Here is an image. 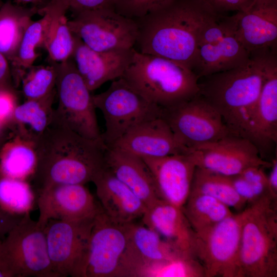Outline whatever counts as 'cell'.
Wrapping results in <instances>:
<instances>
[{"mask_svg": "<svg viewBox=\"0 0 277 277\" xmlns=\"http://www.w3.org/2000/svg\"><path fill=\"white\" fill-rule=\"evenodd\" d=\"M219 15L204 0H165L134 19L138 29L134 49L192 70L201 33Z\"/></svg>", "mask_w": 277, "mask_h": 277, "instance_id": "1", "label": "cell"}, {"mask_svg": "<svg viewBox=\"0 0 277 277\" xmlns=\"http://www.w3.org/2000/svg\"><path fill=\"white\" fill-rule=\"evenodd\" d=\"M35 147L36 165L30 179L36 194L54 185L92 182L105 166L103 140L83 137L52 119Z\"/></svg>", "mask_w": 277, "mask_h": 277, "instance_id": "2", "label": "cell"}, {"mask_svg": "<svg viewBox=\"0 0 277 277\" xmlns=\"http://www.w3.org/2000/svg\"><path fill=\"white\" fill-rule=\"evenodd\" d=\"M266 49L250 54L244 65L202 77L200 94L220 113L230 133L246 138L252 110L263 84Z\"/></svg>", "mask_w": 277, "mask_h": 277, "instance_id": "3", "label": "cell"}, {"mask_svg": "<svg viewBox=\"0 0 277 277\" xmlns=\"http://www.w3.org/2000/svg\"><path fill=\"white\" fill-rule=\"evenodd\" d=\"M121 77L162 109L200 94L199 78L191 69L171 60L135 49L132 61Z\"/></svg>", "mask_w": 277, "mask_h": 277, "instance_id": "4", "label": "cell"}, {"mask_svg": "<svg viewBox=\"0 0 277 277\" xmlns=\"http://www.w3.org/2000/svg\"><path fill=\"white\" fill-rule=\"evenodd\" d=\"M270 195L246 208L240 249L242 277L277 276V204Z\"/></svg>", "mask_w": 277, "mask_h": 277, "instance_id": "5", "label": "cell"}, {"mask_svg": "<svg viewBox=\"0 0 277 277\" xmlns=\"http://www.w3.org/2000/svg\"><path fill=\"white\" fill-rule=\"evenodd\" d=\"M55 83L58 104L52 119L80 135L91 140H102L93 95L71 57L56 63Z\"/></svg>", "mask_w": 277, "mask_h": 277, "instance_id": "6", "label": "cell"}, {"mask_svg": "<svg viewBox=\"0 0 277 277\" xmlns=\"http://www.w3.org/2000/svg\"><path fill=\"white\" fill-rule=\"evenodd\" d=\"M93 100L104 116L105 130L102 138L108 148L136 126L162 117V109L146 100L122 77L113 80L105 91L93 95Z\"/></svg>", "mask_w": 277, "mask_h": 277, "instance_id": "7", "label": "cell"}, {"mask_svg": "<svg viewBox=\"0 0 277 277\" xmlns=\"http://www.w3.org/2000/svg\"><path fill=\"white\" fill-rule=\"evenodd\" d=\"M244 214L243 210L201 233H194L192 252L204 277H242L240 249Z\"/></svg>", "mask_w": 277, "mask_h": 277, "instance_id": "8", "label": "cell"}, {"mask_svg": "<svg viewBox=\"0 0 277 277\" xmlns=\"http://www.w3.org/2000/svg\"><path fill=\"white\" fill-rule=\"evenodd\" d=\"M249 59L237 36L233 15L220 14L201 33L192 70L200 80L244 65Z\"/></svg>", "mask_w": 277, "mask_h": 277, "instance_id": "9", "label": "cell"}, {"mask_svg": "<svg viewBox=\"0 0 277 277\" xmlns=\"http://www.w3.org/2000/svg\"><path fill=\"white\" fill-rule=\"evenodd\" d=\"M162 117L177 142L187 149L231 134L220 113L200 94L162 109Z\"/></svg>", "mask_w": 277, "mask_h": 277, "instance_id": "10", "label": "cell"}, {"mask_svg": "<svg viewBox=\"0 0 277 277\" xmlns=\"http://www.w3.org/2000/svg\"><path fill=\"white\" fill-rule=\"evenodd\" d=\"M74 16L68 21L71 32L93 50L134 48L138 34L136 22L113 8L85 11Z\"/></svg>", "mask_w": 277, "mask_h": 277, "instance_id": "11", "label": "cell"}, {"mask_svg": "<svg viewBox=\"0 0 277 277\" xmlns=\"http://www.w3.org/2000/svg\"><path fill=\"white\" fill-rule=\"evenodd\" d=\"M95 217L75 221L51 219L44 227L57 277H81Z\"/></svg>", "mask_w": 277, "mask_h": 277, "instance_id": "12", "label": "cell"}, {"mask_svg": "<svg viewBox=\"0 0 277 277\" xmlns=\"http://www.w3.org/2000/svg\"><path fill=\"white\" fill-rule=\"evenodd\" d=\"M0 246L19 277H57L53 270L44 229L25 213Z\"/></svg>", "mask_w": 277, "mask_h": 277, "instance_id": "13", "label": "cell"}, {"mask_svg": "<svg viewBox=\"0 0 277 277\" xmlns=\"http://www.w3.org/2000/svg\"><path fill=\"white\" fill-rule=\"evenodd\" d=\"M127 245L126 224L114 222L101 208L94 219L81 277H122Z\"/></svg>", "mask_w": 277, "mask_h": 277, "instance_id": "14", "label": "cell"}, {"mask_svg": "<svg viewBox=\"0 0 277 277\" xmlns=\"http://www.w3.org/2000/svg\"><path fill=\"white\" fill-rule=\"evenodd\" d=\"M196 167L225 176L240 174L251 167H270L249 139L229 134L216 141L188 148Z\"/></svg>", "mask_w": 277, "mask_h": 277, "instance_id": "15", "label": "cell"}, {"mask_svg": "<svg viewBox=\"0 0 277 277\" xmlns=\"http://www.w3.org/2000/svg\"><path fill=\"white\" fill-rule=\"evenodd\" d=\"M36 196L37 223L43 229L50 220H81L95 217L101 209L100 203L83 184L52 186Z\"/></svg>", "mask_w": 277, "mask_h": 277, "instance_id": "16", "label": "cell"}, {"mask_svg": "<svg viewBox=\"0 0 277 277\" xmlns=\"http://www.w3.org/2000/svg\"><path fill=\"white\" fill-rule=\"evenodd\" d=\"M276 49L267 53L263 84L246 131V138L255 145L262 156L277 142Z\"/></svg>", "mask_w": 277, "mask_h": 277, "instance_id": "17", "label": "cell"}, {"mask_svg": "<svg viewBox=\"0 0 277 277\" xmlns=\"http://www.w3.org/2000/svg\"><path fill=\"white\" fill-rule=\"evenodd\" d=\"M127 245L123 256V276H142L144 271L156 263L190 255L163 239L144 225L126 224Z\"/></svg>", "mask_w": 277, "mask_h": 277, "instance_id": "18", "label": "cell"}, {"mask_svg": "<svg viewBox=\"0 0 277 277\" xmlns=\"http://www.w3.org/2000/svg\"><path fill=\"white\" fill-rule=\"evenodd\" d=\"M232 15L237 36L249 54L277 48V0H251Z\"/></svg>", "mask_w": 277, "mask_h": 277, "instance_id": "19", "label": "cell"}, {"mask_svg": "<svg viewBox=\"0 0 277 277\" xmlns=\"http://www.w3.org/2000/svg\"><path fill=\"white\" fill-rule=\"evenodd\" d=\"M108 148L141 158L188 153L162 117L136 126Z\"/></svg>", "mask_w": 277, "mask_h": 277, "instance_id": "20", "label": "cell"}, {"mask_svg": "<svg viewBox=\"0 0 277 277\" xmlns=\"http://www.w3.org/2000/svg\"><path fill=\"white\" fill-rule=\"evenodd\" d=\"M74 36L75 45L72 58L90 91L108 81L121 77L132 61L134 48L97 51Z\"/></svg>", "mask_w": 277, "mask_h": 277, "instance_id": "21", "label": "cell"}, {"mask_svg": "<svg viewBox=\"0 0 277 277\" xmlns=\"http://www.w3.org/2000/svg\"><path fill=\"white\" fill-rule=\"evenodd\" d=\"M142 159L151 172L160 198L182 208L189 195L196 167L191 155Z\"/></svg>", "mask_w": 277, "mask_h": 277, "instance_id": "22", "label": "cell"}, {"mask_svg": "<svg viewBox=\"0 0 277 277\" xmlns=\"http://www.w3.org/2000/svg\"><path fill=\"white\" fill-rule=\"evenodd\" d=\"M92 182L101 208L111 220L125 224L143 216L145 204L106 166Z\"/></svg>", "mask_w": 277, "mask_h": 277, "instance_id": "23", "label": "cell"}, {"mask_svg": "<svg viewBox=\"0 0 277 277\" xmlns=\"http://www.w3.org/2000/svg\"><path fill=\"white\" fill-rule=\"evenodd\" d=\"M142 219L147 227L193 256L192 248L194 232L182 208L160 199L146 207Z\"/></svg>", "mask_w": 277, "mask_h": 277, "instance_id": "24", "label": "cell"}, {"mask_svg": "<svg viewBox=\"0 0 277 277\" xmlns=\"http://www.w3.org/2000/svg\"><path fill=\"white\" fill-rule=\"evenodd\" d=\"M105 164L146 207L160 199L151 172L142 158L107 147Z\"/></svg>", "mask_w": 277, "mask_h": 277, "instance_id": "25", "label": "cell"}, {"mask_svg": "<svg viewBox=\"0 0 277 277\" xmlns=\"http://www.w3.org/2000/svg\"><path fill=\"white\" fill-rule=\"evenodd\" d=\"M56 90L37 100H26L17 105L7 124L13 134L36 143L50 123Z\"/></svg>", "mask_w": 277, "mask_h": 277, "instance_id": "26", "label": "cell"}, {"mask_svg": "<svg viewBox=\"0 0 277 277\" xmlns=\"http://www.w3.org/2000/svg\"><path fill=\"white\" fill-rule=\"evenodd\" d=\"M50 13L43 47L54 63L65 62L72 57L75 45L66 13L68 7L65 0H50L44 7Z\"/></svg>", "mask_w": 277, "mask_h": 277, "instance_id": "27", "label": "cell"}, {"mask_svg": "<svg viewBox=\"0 0 277 277\" xmlns=\"http://www.w3.org/2000/svg\"><path fill=\"white\" fill-rule=\"evenodd\" d=\"M35 143L13 134L0 148V175L27 181L36 165Z\"/></svg>", "mask_w": 277, "mask_h": 277, "instance_id": "28", "label": "cell"}, {"mask_svg": "<svg viewBox=\"0 0 277 277\" xmlns=\"http://www.w3.org/2000/svg\"><path fill=\"white\" fill-rule=\"evenodd\" d=\"M38 12L35 7L26 8L10 1L0 8V53L9 63L14 58L23 34Z\"/></svg>", "mask_w": 277, "mask_h": 277, "instance_id": "29", "label": "cell"}, {"mask_svg": "<svg viewBox=\"0 0 277 277\" xmlns=\"http://www.w3.org/2000/svg\"><path fill=\"white\" fill-rule=\"evenodd\" d=\"M43 16L32 21L26 28L16 54L10 62L14 86L21 84L28 70L33 65L38 53L37 48L43 46L46 29L50 18V13L45 7L38 10Z\"/></svg>", "mask_w": 277, "mask_h": 277, "instance_id": "30", "label": "cell"}, {"mask_svg": "<svg viewBox=\"0 0 277 277\" xmlns=\"http://www.w3.org/2000/svg\"><path fill=\"white\" fill-rule=\"evenodd\" d=\"M230 208L216 199L190 191L182 209L194 233H201L233 214Z\"/></svg>", "mask_w": 277, "mask_h": 277, "instance_id": "31", "label": "cell"}, {"mask_svg": "<svg viewBox=\"0 0 277 277\" xmlns=\"http://www.w3.org/2000/svg\"><path fill=\"white\" fill-rule=\"evenodd\" d=\"M190 191L211 196L236 210L247 204L235 191L228 176L196 166Z\"/></svg>", "mask_w": 277, "mask_h": 277, "instance_id": "32", "label": "cell"}, {"mask_svg": "<svg viewBox=\"0 0 277 277\" xmlns=\"http://www.w3.org/2000/svg\"><path fill=\"white\" fill-rule=\"evenodd\" d=\"M36 194L26 180L0 175V205L13 214L23 215L31 212Z\"/></svg>", "mask_w": 277, "mask_h": 277, "instance_id": "33", "label": "cell"}, {"mask_svg": "<svg viewBox=\"0 0 277 277\" xmlns=\"http://www.w3.org/2000/svg\"><path fill=\"white\" fill-rule=\"evenodd\" d=\"M56 75L54 62L51 65L31 67L21 82L22 93L26 100L39 99L54 91Z\"/></svg>", "mask_w": 277, "mask_h": 277, "instance_id": "34", "label": "cell"}, {"mask_svg": "<svg viewBox=\"0 0 277 277\" xmlns=\"http://www.w3.org/2000/svg\"><path fill=\"white\" fill-rule=\"evenodd\" d=\"M142 276L203 277L204 273L198 261L186 255L154 264L144 271Z\"/></svg>", "mask_w": 277, "mask_h": 277, "instance_id": "35", "label": "cell"}, {"mask_svg": "<svg viewBox=\"0 0 277 277\" xmlns=\"http://www.w3.org/2000/svg\"><path fill=\"white\" fill-rule=\"evenodd\" d=\"M228 176L235 191L247 203L251 204L269 192L267 182L248 180L240 174Z\"/></svg>", "mask_w": 277, "mask_h": 277, "instance_id": "36", "label": "cell"}, {"mask_svg": "<svg viewBox=\"0 0 277 277\" xmlns=\"http://www.w3.org/2000/svg\"><path fill=\"white\" fill-rule=\"evenodd\" d=\"M165 0H114L113 8L120 14L131 19L145 15L153 7Z\"/></svg>", "mask_w": 277, "mask_h": 277, "instance_id": "37", "label": "cell"}, {"mask_svg": "<svg viewBox=\"0 0 277 277\" xmlns=\"http://www.w3.org/2000/svg\"><path fill=\"white\" fill-rule=\"evenodd\" d=\"M113 1L65 0L68 7V10H71L73 13L74 15L85 11L113 8Z\"/></svg>", "mask_w": 277, "mask_h": 277, "instance_id": "38", "label": "cell"}, {"mask_svg": "<svg viewBox=\"0 0 277 277\" xmlns=\"http://www.w3.org/2000/svg\"><path fill=\"white\" fill-rule=\"evenodd\" d=\"M14 89L0 90V122L7 126L17 106Z\"/></svg>", "mask_w": 277, "mask_h": 277, "instance_id": "39", "label": "cell"}, {"mask_svg": "<svg viewBox=\"0 0 277 277\" xmlns=\"http://www.w3.org/2000/svg\"><path fill=\"white\" fill-rule=\"evenodd\" d=\"M213 10L219 14H227L237 12L251 0H204Z\"/></svg>", "mask_w": 277, "mask_h": 277, "instance_id": "40", "label": "cell"}, {"mask_svg": "<svg viewBox=\"0 0 277 277\" xmlns=\"http://www.w3.org/2000/svg\"><path fill=\"white\" fill-rule=\"evenodd\" d=\"M23 215L13 214L4 210L0 205V239L5 238L19 222Z\"/></svg>", "mask_w": 277, "mask_h": 277, "instance_id": "41", "label": "cell"}, {"mask_svg": "<svg viewBox=\"0 0 277 277\" xmlns=\"http://www.w3.org/2000/svg\"><path fill=\"white\" fill-rule=\"evenodd\" d=\"M10 63L0 53V90L14 89Z\"/></svg>", "mask_w": 277, "mask_h": 277, "instance_id": "42", "label": "cell"}, {"mask_svg": "<svg viewBox=\"0 0 277 277\" xmlns=\"http://www.w3.org/2000/svg\"><path fill=\"white\" fill-rule=\"evenodd\" d=\"M0 277H18L17 270L3 251L1 246Z\"/></svg>", "mask_w": 277, "mask_h": 277, "instance_id": "43", "label": "cell"}, {"mask_svg": "<svg viewBox=\"0 0 277 277\" xmlns=\"http://www.w3.org/2000/svg\"><path fill=\"white\" fill-rule=\"evenodd\" d=\"M271 171L268 177V186L271 196L277 199V159L276 157L271 162Z\"/></svg>", "mask_w": 277, "mask_h": 277, "instance_id": "44", "label": "cell"}, {"mask_svg": "<svg viewBox=\"0 0 277 277\" xmlns=\"http://www.w3.org/2000/svg\"><path fill=\"white\" fill-rule=\"evenodd\" d=\"M42 0H13L14 3L16 4L21 5L30 3H34L40 2Z\"/></svg>", "mask_w": 277, "mask_h": 277, "instance_id": "45", "label": "cell"}, {"mask_svg": "<svg viewBox=\"0 0 277 277\" xmlns=\"http://www.w3.org/2000/svg\"><path fill=\"white\" fill-rule=\"evenodd\" d=\"M6 128V125L0 122V138L4 135Z\"/></svg>", "mask_w": 277, "mask_h": 277, "instance_id": "46", "label": "cell"}, {"mask_svg": "<svg viewBox=\"0 0 277 277\" xmlns=\"http://www.w3.org/2000/svg\"><path fill=\"white\" fill-rule=\"evenodd\" d=\"M3 2H2V0H0V8L2 6V5L3 4Z\"/></svg>", "mask_w": 277, "mask_h": 277, "instance_id": "47", "label": "cell"}, {"mask_svg": "<svg viewBox=\"0 0 277 277\" xmlns=\"http://www.w3.org/2000/svg\"><path fill=\"white\" fill-rule=\"evenodd\" d=\"M3 144H4V142H0V148L2 147V146L3 145Z\"/></svg>", "mask_w": 277, "mask_h": 277, "instance_id": "48", "label": "cell"}, {"mask_svg": "<svg viewBox=\"0 0 277 277\" xmlns=\"http://www.w3.org/2000/svg\"><path fill=\"white\" fill-rule=\"evenodd\" d=\"M2 240L0 239V243H1V242L2 241Z\"/></svg>", "mask_w": 277, "mask_h": 277, "instance_id": "49", "label": "cell"}]
</instances>
